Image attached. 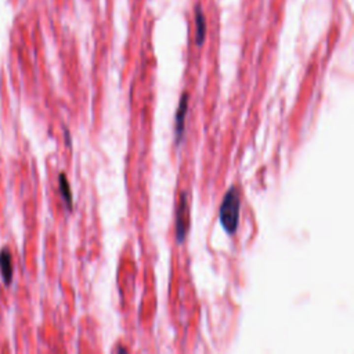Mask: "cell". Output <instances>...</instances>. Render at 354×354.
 Masks as SVG:
<instances>
[{"mask_svg":"<svg viewBox=\"0 0 354 354\" xmlns=\"http://www.w3.org/2000/svg\"><path fill=\"white\" fill-rule=\"evenodd\" d=\"M239 209H241V196L239 191L235 187H231L224 195L223 202L219 209L220 223L225 232L234 234L238 228Z\"/></svg>","mask_w":354,"mask_h":354,"instance_id":"6da1fadb","label":"cell"},{"mask_svg":"<svg viewBox=\"0 0 354 354\" xmlns=\"http://www.w3.org/2000/svg\"><path fill=\"white\" fill-rule=\"evenodd\" d=\"M188 228V212H187V196L186 193H181L180 203L176 212V239L179 242H184Z\"/></svg>","mask_w":354,"mask_h":354,"instance_id":"7a4b0ae2","label":"cell"},{"mask_svg":"<svg viewBox=\"0 0 354 354\" xmlns=\"http://www.w3.org/2000/svg\"><path fill=\"white\" fill-rule=\"evenodd\" d=\"M188 111V94L183 93L181 96L180 104L176 111V118H174V134H176V141H180L181 136L184 133V122Z\"/></svg>","mask_w":354,"mask_h":354,"instance_id":"3957f363","label":"cell"},{"mask_svg":"<svg viewBox=\"0 0 354 354\" xmlns=\"http://www.w3.org/2000/svg\"><path fill=\"white\" fill-rule=\"evenodd\" d=\"M0 273H1L4 284L8 285L13 280V260H11L8 249L0 251Z\"/></svg>","mask_w":354,"mask_h":354,"instance_id":"277c9868","label":"cell"},{"mask_svg":"<svg viewBox=\"0 0 354 354\" xmlns=\"http://www.w3.org/2000/svg\"><path fill=\"white\" fill-rule=\"evenodd\" d=\"M58 186H60V193L63 195V199L64 202L68 206V209H72V191H71V187H69V183L66 180L65 174H60L58 177Z\"/></svg>","mask_w":354,"mask_h":354,"instance_id":"5b68a950","label":"cell"},{"mask_svg":"<svg viewBox=\"0 0 354 354\" xmlns=\"http://www.w3.org/2000/svg\"><path fill=\"white\" fill-rule=\"evenodd\" d=\"M196 43L202 44L205 39V32H206V25H205V18L201 11L196 10Z\"/></svg>","mask_w":354,"mask_h":354,"instance_id":"8992f818","label":"cell"}]
</instances>
